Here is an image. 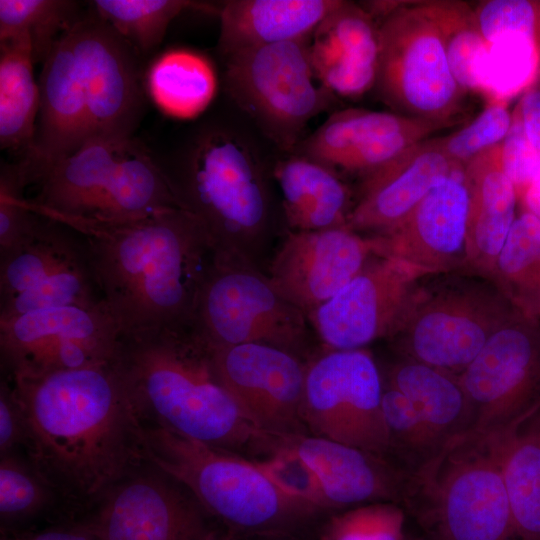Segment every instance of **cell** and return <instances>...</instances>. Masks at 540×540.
<instances>
[{
  "label": "cell",
  "mask_w": 540,
  "mask_h": 540,
  "mask_svg": "<svg viewBox=\"0 0 540 540\" xmlns=\"http://www.w3.org/2000/svg\"><path fill=\"white\" fill-rule=\"evenodd\" d=\"M114 362L142 422L240 456L266 459L279 448L283 437L247 419L221 382L211 348L190 326L123 334Z\"/></svg>",
  "instance_id": "3"
},
{
  "label": "cell",
  "mask_w": 540,
  "mask_h": 540,
  "mask_svg": "<svg viewBox=\"0 0 540 540\" xmlns=\"http://www.w3.org/2000/svg\"><path fill=\"white\" fill-rule=\"evenodd\" d=\"M404 523V510L395 502H372L333 515L320 540H405Z\"/></svg>",
  "instance_id": "40"
},
{
  "label": "cell",
  "mask_w": 540,
  "mask_h": 540,
  "mask_svg": "<svg viewBox=\"0 0 540 540\" xmlns=\"http://www.w3.org/2000/svg\"><path fill=\"white\" fill-rule=\"evenodd\" d=\"M469 194L464 167L439 182L393 230L371 236L377 256L433 274L464 271Z\"/></svg>",
  "instance_id": "22"
},
{
  "label": "cell",
  "mask_w": 540,
  "mask_h": 540,
  "mask_svg": "<svg viewBox=\"0 0 540 540\" xmlns=\"http://www.w3.org/2000/svg\"><path fill=\"white\" fill-rule=\"evenodd\" d=\"M6 379L23 418L25 458L73 514L145 462L142 420L114 359Z\"/></svg>",
  "instance_id": "1"
},
{
  "label": "cell",
  "mask_w": 540,
  "mask_h": 540,
  "mask_svg": "<svg viewBox=\"0 0 540 540\" xmlns=\"http://www.w3.org/2000/svg\"><path fill=\"white\" fill-rule=\"evenodd\" d=\"M374 255L373 238L361 236L347 226L290 232L271 262L268 278L308 318Z\"/></svg>",
  "instance_id": "20"
},
{
  "label": "cell",
  "mask_w": 540,
  "mask_h": 540,
  "mask_svg": "<svg viewBox=\"0 0 540 540\" xmlns=\"http://www.w3.org/2000/svg\"><path fill=\"white\" fill-rule=\"evenodd\" d=\"M436 275L411 263L374 255L331 299L308 316L331 350L363 349L390 338L420 284Z\"/></svg>",
  "instance_id": "17"
},
{
  "label": "cell",
  "mask_w": 540,
  "mask_h": 540,
  "mask_svg": "<svg viewBox=\"0 0 540 540\" xmlns=\"http://www.w3.org/2000/svg\"><path fill=\"white\" fill-rule=\"evenodd\" d=\"M37 184L31 208L75 231L181 208L161 166L133 138L93 140Z\"/></svg>",
  "instance_id": "5"
},
{
  "label": "cell",
  "mask_w": 540,
  "mask_h": 540,
  "mask_svg": "<svg viewBox=\"0 0 540 540\" xmlns=\"http://www.w3.org/2000/svg\"><path fill=\"white\" fill-rule=\"evenodd\" d=\"M145 84L150 98L164 113L190 119L202 113L213 100L217 77L211 62L202 54L173 49L151 63Z\"/></svg>",
  "instance_id": "32"
},
{
  "label": "cell",
  "mask_w": 540,
  "mask_h": 540,
  "mask_svg": "<svg viewBox=\"0 0 540 540\" xmlns=\"http://www.w3.org/2000/svg\"><path fill=\"white\" fill-rule=\"evenodd\" d=\"M143 459L185 487L233 531L285 533L320 511L279 488L254 460L142 422Z\"/></svg>",
  "instance_id": "7"
},
{
  "label": "cell",
  "mask_w": 540,
  "mask_h": 540,
  "mask_svg": "<svg viewBox=\"0 0 540 540\" xmlns=\"http://www.w3.org/2000/svg\"><path fill=\"white\" fill-rule=\"evenodd\" d=\"M74 31L89 142L132 138L145 111L140 55L95 12L85 14Z\"/></svg>",
  "instance_id": "18"
},
{
  "label": "cell",
  "mask_w": 540,
  "mask_h": 540,
  "mask_svg": "<svg viewBox=\"0 0 540 540\" xmlns=\"http://www.w3.org/2000/svg\"><path fill=\"white\" fill-rule=\"evenodd\" d=\"M282 208L291 232L346 226L349 190L337 170L312 158L291 153L273 168Z\"/></svg>",
  "instance_id": "28"
},
{
  "label": "cell",
  "mask_w": 540,
  "mask_h": 540,
  "mask_svg": "<svg viewBox=\"0 0 540 540\" xmlns=\"http://www.w3.org/2000/svg\"><path fill=\"white\" fill-rule=\"evenodd\" d=\"M447 126L399 113L339 110L303 139L293 153L365 177Z\"/></svg>",
  "instance_id": "21"
},
{
  "label": "cell",
  "mask_w": 540,
  "mask_h": 540,
  "mask_svg": "<svg viewBox=\"0 0 540 540\" xmlns=\"http://www.w3.org/2000/svg\"><path fill=\"white\" fill-rule=\"evenodd\" d=\"M215 540H234V539L230 535H223V534H220L219 532Z\"/></svg>",
  "instance_id": "50"
},
{
  "label": "cell",
  "mask_w": 540,
  "mask_h": 540,
  "mask_svg": "<svg viewBox=\"0 0 540 540\" xmlns=\"http://www.w3.org/2000/svg\"><path fill=\"white\" fill-rule=\"evenodd\" d=\"M309 40L239 51L224 58V87L233 102L279 149L293 153L307 124L334 95L316 79Z\"/></svg>",
  "instance_id": "9"
},
{
  "label": "cell",
  "mask_w": 540,
  "mask_h": 540,
  "mask_svg": "<svg viewBox=\"0 0 540 540\" xmlns=\"http://www.w3.org/2000/svg\"><path fill=\"white\" fill-rule=\"evenodd\" d=\"M1 540H92V538L72 522L40 530H21L3 534Z\"/></svg>",
  "instance_id": "48"
},
{
  "label": "cell",
  "mask_w": 540,
  "mask_h": 540,
  "mask_svg": "<svg viewBox=\"0 0 540 540\" xmlns=\"http://www.w3.org/2000/svg\"><path fill=\"white\" fill-rule=\"evenodd\" d=\"M464 174L469 194L464 271L492 280L518 201L502 167L501 144L469 162Z\"/></svg>",
  "instance_id": "26"
},
{
  "label": "cell",
  "mask_w": 540,
  "mask_h": 540,
  "mask_svg": "<svg viewBox=\"0 0 540 540\" xmlns=\"http://www.w3.org/2000/svg\"><path fill=\"white\" fill-rule=\"evenodd\" d=\"M382 408L391 449L410 462V469L425 462L443 446L423 422L410 400L387 385Z\"/></svg>",
  "instance_id": "39"
},
{
  "label": "cell",
  "mask_w": 540,
  "mask_h": 540,
  "mask_svg": "<svg viewBox=\"0 0 540 540\" xmlns=\"http://www.w3.org/2000/svg\"><path fill=\"white\" fill-rule=\"evenodd\" d=\"M383 392L367 350H330L307 366L303 420L309 435L385 457L392 449Z\"/></svg>",
  "instance_id": "13"
},
{
  "label": "cell",
  "mask_w": 540,
  "mask_h": 540,
  "mask_svg": "<svg viewBox=\"0 0 540 540\" xmlns=\"http://www.w3.org/2000/svg\"><path fill=\"white\" fill-rule=\"evenodd\" d=\"M84 15L72 0H0V42L27 37L34 62L43 63L60 37Z\"/></svg>",
  "instance_id": "35"
},
{
  "label": "cell",
  "mask_w": 540,
  "mask_h": 540,
  "mask_svg": "<svg viewBox=\"0 0 540 540\" xmlns=\"http://www.w3.org/2000/svg\"><path fill=\"white\" fill-rule=\"evenodd\" d=\"M474 431H504L540 408V320L521 311L458 375Z\"/></svg>",
  "instance_id": "16"
},
{
  "label": "cell",
  "mask_w": 540,
  "mask_h": 540,
  "mask_svg": "<svg viewBox=\"0 0 540 540\" xmlns=\"http://www.w3.org/2000/svg\"><path fill=\"white\" fill-rule=\"evenodd\" d=\"M211 518L185 487L144 462L74 523L92 540H215Z\"/></svg>",
  "instance_id": "14"
},
{
  "label": "cell",
  "mask_w": 540,
  "mask_h": 540,
  "mask_svg": "<svg viewBox=\"0 0 540 540\" xmlns=\"http://www.w3.org/2000/svg\"><path fill=\"white\" fill-rule=\"evenodd\" d=\"M162 170L180 206L201 222L216 251L255 265L269 242L273 212L253 143L226 125H209L177 168Z\"/></svg>",
  "instance_id": "4"
},
{
  "label": "cell",
  "mask_w": 540,
  "mask_h": 540,
  "mask_svg": "<svg viewBox=\"0 0 540 540\" xmlns=\"http://www.w3.org/2000/svg\"><path fill=\"white\" fill-rule=\"evenodd\" d=\"M397 113L451 125L465 93L422 1L405 2L379 25L375 87Z\"/></svg>",
  "instance_id": "11"
},
{
  "label": "cell",
  "mask_w": 540,
  "mask_h": 540,
  "mask_svg": "<svg viewBox=\"0 0 540 540\" xmlns=\"http://www.w3.org/2000/svg\"><path fill=\"white\" fill-rule=\"evenodd\" d=\"M120 337L102 300L31 311L0 321L1 367L14 379L105 364L114 359Z\"/></svg>",
  "instance_id": "12"
},
{
  "label": "cell",
  "mask_w": 540,
  "mask_h": 540,
  "mask_svg": "<svg viewBox=\"0 0 540 540\" xmlns=\"http://www.w3.org/2000/svg\"><path fill=\"white\" fill-rule=\"evenodd\" d=\"M512 119L506 102L492 100L469 124L441 137L443 148L455 165L465 167L480 154L503 142Z\"/></svg>",
  "instance_id": "41"
},
{
  "label": "cell",
  "mask_w": 540,
  "mask_h": 540,
  "mask_svg": "<svg viewBox=\"0 0 540 540\" xmlns=\"http://www.w3.org/2000/svg\"><path fill=\"white\" fill-rule=\"evenodd\" d=\"M441 277L420 284L389 339L405 359L459 375L520 310L491 279L465 271Z\"/></svg>",
  "instance_id": "8"
},
{
  "label": "cell",
  "mask_w": 540,
  "mask_h": 540,
  "mask_svg": "<svg viewBox=\"0 0 540 540\" xmlns=\"http://www.w3.org/2000/svg\"><path fill=\"white\" fill-rule=\"evenodd\" d=\"M309 53L325 89L334 96L360 97L375 87L379 26L361 5L342 1L313 32Z\"/></svg>",
  "instance_id": "24"
},
{
  "label": "cell",
  "mask_w": 540,
  "mask_h": 540,
  "mask_svg": "<svg viewBox=\"0 0 540 540\" xmlns=\"http://www.w3.org/2000/svg\"><path fill=\"white\" fill-rule=\"evenodd\" d=\"M24 440V424L20 407L10 382L0 385V453H12Z\"/></svg>",
  "instance_id": "46"
},
{
  "label": "cell",
  "mask_w": 540,
  "mask_h": 540,
  "mask_svg": "<svg viewBox=\"0 0 540 540\" xmlns=\"http://www.w3.org/2000/svg\"><path fill=\"white\" fill-rule=\"evenodd\" d=\"M492 280L522 313L540 320V219L532 213L515 218Z\"/></svg>",
  "instance_id": "33"
},
{
  "label": "cell",
  "mask_w": 540,
  "mask_h": 540,
  "mask_svg": "<svg viewBox=\"0 0 540 540\" xmlns=\"http://www.w3.org/2000/svg\"><path fill=\"white\" fill-rule=\"evenodd\" d=\"M531 145L540 152V84L532 85L514 109Z\"/></svg>",
  "instance_id": "47"
},
{
  "label": "cell",
  "mask_w": 540,
  "mask_h": 540,
  "mask_svg": "<svg viewBox=\"0 0 540 540\" xmlns=\"http://www.w3.org/2000/svg\"><path fill=\"white\" fill-rule=\"evenodd\" d=\"M517 200L523 205L524 211L540 219V168L517 196Z\"/></svg>",
  "instance_id": "49"
},
{
  "label": "cell",
  "mask_w": 540,
  "mask_h": 540,
  "mask_svg": "<svg viewBox=\"0 0 540 540\" xmlns=\"http://www.w3.org/2000/svg\"><path fill=\"white\" fill-rule=\"evenodd\" d=\"M83 237L42 216L34 233L0 255V321L101 301Z\"/></svg>",
  "instance_id": "15"
},
{
  "label": "cell",
  "mask_w": 540,
  "mask_h": 540,
  "mask_svg": "<svg viewBox=\"0 0 540 540\" xmlns=\"http://www.w3.org/2000/svg\"><path fill=\"white\" fill-rule=\"evenodd\" d=\"M210 348L221 382L254 426L277 437L309 435L303 420L307 367L296 354L260 343Z\"/></svg>",
  "instance_id": "19"
},
{
  "label": "cell",
  "mask_w": 540,
  "mask_h": 540,
  "mask_svg": "<svg viewBox=\"0 0 540 540\" xmlns=\"http://www.w3.org/2000/svg\"><path fill=\"white\" fill-rule=\"evenodd\" d=\"M440 34L448 64L460 88L478 91L475 69L486 42L480 32L474 8L462 1H422Z\"/></svg>",
  "instance_id": "37"
},
{
  "label": "cell",
  "mask_w": 540,
  "mask_h": 540,
  "mask_svg": "<svg viewBox=\"0 0 540 540\" xmlns=\"http://www.w3.org/2000/svg\"><path fill=\"white\" fill-rule=\"evenodd\" d=\"M307 319L255 265L218 253L190 327L210 347L260 343L296 354Z\"/></svg>",
  "instance_id": "10"
},
{
  "label": "cell",
  "mask_w": 540,
  "mask_h": 540,
  "mask_svg": "<svg viewBox=\"0 0 540 540\" xmlns=\"http://www.w3.org/2000/svg\"><path fill=\"white\" fill-rule=\"evenodd\" d=\"M254 461L287 494L309 502L321 510L327 508L316 475L283 440L279 449L269 458Z\"/></svg>",
  "instance_id": "44"
},
{
  "label": "cell",
  "mask_w": 540,
  "mask_h": 540,
  "mask_svg": "<svg viewBox=\"0 0 540 540\" xmlns=\"http://www.w3.org/2000/svg\"><path fill=\"white\" fill-rule=\"evenodd\" d=\"M479 92L504 101L530 88L540 74V43L522 33L487 42L475 69Z\"/></svg>",
  "instance_id": "34"
},
{
  "label": "cell",
  "mask_w": 540,
  "mask_h": 540,
  "mask_svg": "<svg viewBox=\"0 0 540 540\" xmlns=\"http://www.w3.org/2000/svg\"><path fill=\"white\" fill-rule=\"evenodd\" d=\"M512 116L511 128L501 143V162L518 196L540 168V152L528 141L515 111Z\"/></svg>",
  "instance_id": "45"
},
{
  "label": "cell",
  "mask_w": 540,
  "mask_h": 540,
  "mask_svg": "<svg viewBox=\"0 0 540 540\" xmlns=\"http://www.w3.org/2000/svg\"><path fill=\"white\" fill-rule=\"evenodd\" d=\"M90 4L139 55L161 44L169 24L182 11L209 7L189 0H95Z\"/></svg>",
  "instance_id": "36"
},
{
  "label": "cell",
  "mask_w": 540,
  "mask_h": 540,
  "mask_svg": "<svg viewBox=\"0 0 540 540\" xmlns=\"http://www.w3.org/2000/svg\"><path fill=\"white\" fill-rule=\"evenodd\" d=\"M506 430L469 431L406 472L401 500L431 540H512Z\"/></svg>",
  "instance_id": "6"
},
{
  "label": "cell",
  "mask_w": 540,
  "mask_h": 540,
  "mask_svg": "<svg viewBox=\"0 0 540 540\" xmlns=\"http://www.w3.org/2000/svg\"><path fill=\"white\" fill-rule=\"evenodd\" d=\"M31 42L19 37L0 42V146L20 153L33 149L40 109V89L33 73Z\"/></svg>",
  "instance_id": "30"
},
{
  "label": "cell",
  "mask_w": 540,
  "mask_h": 540,
  "mask_svg": "<svg viewBox=\"0 0 540 540\" xmlns=\"http://www.w3.org/2000/svg\"><path fill=\"white\" fill-rule=\"evenodd\" d=\"M388 386L407 397L443 446L473 430V412L458 375L403 359L388 375Z\"/></svg>",
  "instance_id": "29"
},
{
  "label": "cell",
  "mask_w": 540,
  "mask_h": 540,
  "mask_svg": "<svg viewBox=\"0 0 540 540\" xmlns=\"http://www.w3.org/2000/svg\"><path fill=\"white\" fill-rule=\"evenodd\" d=\"M343 0H230L218 10V48L225 58L239 51L310 39Z\"/></svg>",
  "instance_id": "27"
},
{
  "label": "cell",
  "mask_w": 540,
  "mask_h": 540,
  "mask_svg": "<svg viewBox=\"0 0 540 540\" xmlns=\"http://www.w3.org/2000/svg\"><path fill=\"white\" fill-rule=\"evenodd\" d=\"M56 500L53 489L26 458L14 452L1 455L0 518L4 534L35 518Z\"/></svg>",
  "instance_id": "38"
},
{
  "label": "cell",
  "mask_w": 540,
  "mask_h": 540,
  "mask_svg": "<svg viewBox=\"0 0 540 540\" xmlns=\"http://www.w3.org/2000/svg\"><path fill=\"white\" fill-rule=\"evenodd\" d=\"M27 187L17 163H2L0 171V255L29 238L42 220L24 195Z\"/></svg>",
  "instance_id": "42"
},
{
  "label": "cell",
  "mask_w": 540,
  "mask_h": 540,
  "mask_svg": "<svg viewBox=\"0 0 540 540\" xmlns=\"http://www.w3.org/2000/svg\"><path fill=\"white\" fill-rule=\"evenodd\" d=\"M76 232L84 239L100 297L121 335L191 325L218 255L192 213L171 208Z\"/></svg>",
  "instance_id": "2"
},
{
  "label": "cell",
  "mask_w": 540,
  "mask_h": 540,
  "mask_svg": "<svg viewBox=\"0 0 540 540\" xmlns=\"http://www.w3.org/2000/svg\"><path fill=\"white\" fill-rule=\"evenodd\" d=\"M457 167L446 154L441 137L420 141L364 177L346 226L372 236L393 230Z\"/></svg>",
  "instance_id": "23"
},
{
  "label": "cell",
  "mask_w": 540,
  "mask_h": 540,
  "mask_svg": "<svg viewBox=\"0 0 540 540\" xmlns=\"http://www.w3.org/2000/svg\"><path fill=\"white\" fill-rule=\"evenodd\" d=\"M502 472L512 540H540V408L506 430Z\"/></svg>",
  "instance_id": "31"
},
{
  "label": "cell",
  "mask_w": 540,
  "mask_h": 540,
  "mask_svg": "<svg viewBox=\"0 0 540 540\" xmlns=\"http://www.w3.org/2000/svg\"><path fill=\"white\" fill-rule=\"evenodd\" d=\"M314 472L327 508L401 500L406 472L385 457L312 435L284 437Z\"/></svg>",
  "instance_id": "25"
},
{
  "label": "cell",
  "mask_w": 540,
  "mask_h": 540,
  "mask_svg": "<svg viewBox=\"0 0 540 540\" xmlns=\"http://www.w3.org/2000/svg\"><path fill=\"white\" fill-rule=\"evenodd\" d=\"M474 12L486 43L506 33L526 34L540 43V1L488 0Z\"/></svg>",
  "instance_id": "43"
}]
</instances>
